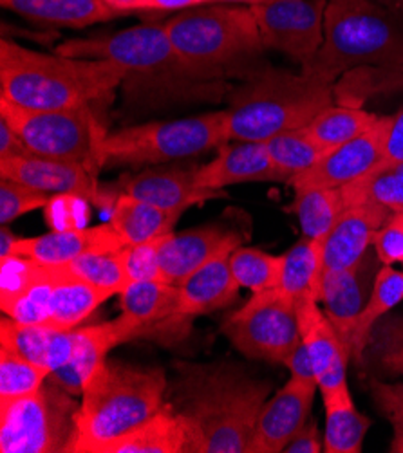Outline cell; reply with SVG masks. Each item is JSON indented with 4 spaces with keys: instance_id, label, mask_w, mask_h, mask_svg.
<instances>
[{
    "instance_id": "30bf717a",
    "label": "cell",
    "mask_w": 403,
    "mask_h": 453,
    "mask_svg": "<svg viewBox=\"0 0 403 453\" xmlns=\"http://www.w3.org/2000/svg\"><path fill=\"white\" fill-rule=\"evenodd\" d=\"M73 397L48 378L33 394L0 401V451H67L80 406Z\"/></svg>"
},
{
    "instance_id": "ab89813d",
    "label": "cell",
    "mask_w": 403,
    "mask_h": 453,
    "mask_svg": "<svg viewBox=\"0 0 403 453\" xmlns=\"http://www.w3.org/2000/svg\"><path fill=\"white\" fill-rule=\"evenodd\" d=\"M43 369L24 356L0 347V401L17 399L38 390L50 378Z\"/></svg>"
},
{
    "instance_id": "f35d334b",
    "label": "cell",
    "mask_w": 403,
    "mask_h": 453,
    "mask_svg": "<svg viewBox=\"0 0 403 453\" xmlns=\"http://www.w3.org/2000/svg\"><path fill=\"white\" fill-rule=\"evenodd\" d=\"M234 277L241 288L252 293L279 288L283 275V255H270L257 248L239 246L230 255Z\"/></svg>"
},
{
    "instance_id": "9c48e42d",
    "label": "cell",
    "mask_w": 403,
    "mask_h": 453,
    "mask_svg": "<svg viewBox=\"0 0 403 453\" xmlns=\"http://www.w3.org/2000/svg\"><path fill=\"white\" fill-rule=\"evenodd\" d=\"M0 116L8 119L35 156L80 163L93 173H100V145L107 130L91 105L31 111L0 98Z\"/></svg>"
},
{
    "instance_id": "ac0fdd59",
    "label": "cell",
    "mask_w": 403,
    "mask_h": 453,
    "mask_svg": "<svg viewBox=\"0 0 403 453\" xmlns=\"http://www.w3.org/2000/svg\"><path fill=\"white\" fill-rule=\"evenodd\" d=\"M298 326L302 342L309 352L313 371L321 392L347 385V365L351 350L337 334L317 298H298Z\"/></svg>"
},
{
    "instance_id": "d4e9b609",
    "label": "cell",
    "mask_w": 403,
    "mask_h": 453,
    "mask_svg": "<svg viewBox=\"0 0 403 453\" xmlns=\"http://www.w3.org/2000/svg\"><path fill=\"white\" fill-rule=\"evenodd\" d=\"M360 265L344 271H326L321 288L322 311L349 350L356 320L368 302Z\"/></svg>"
},
{
    "instance_id": "74e56055",
    "label": "cell",
    "mask_w": 403,
    "mask_h": 453,
    "mask_svg": "<svg viewBox=\"0 0 403 453\" xmlns=\"http://www.w3.org/2000/svg\"><path fill=\"white\" fill-rule=\"evenodd\" d=\"M64 267L73 277L100 289L111 291L112 295H120L130 286L123 262V250L87 253L66 264Z\"/></svg>"
},
{
    "instance_id": "f5cc1de1",
    "label": "cell",
    "mask_w": 403,
    "mask_h": 453,
    "mask_svg": "<svg viewBox=\"0 0 403 453\" xmlns=\"http://www.w3.org/2000/svg\"><path fill=\"white\" fill-rule=\"evenodd\" d=\"M104 3L123 15L136 13V12H149V0H104Z\"/></svg>"
},
{
    "instance_id": "ee69618b",
    "label": "cell",
    "mask_w": 403,
    "mask_h": 453,
    "mask_svg": "<svg viewBox=\"0 0 403 453\" xmlns=\"http://www.w3.org/2000/svg\"><path fill=\"white\" fill-rule=\"evenodd\" d=\"M161 239L123 248V262H125L127 277H128L130 284L152 282V280L165 282L163 273H161V264H159Z\"/></svg>"
},
{
    "instance_id": "5b68a950",
    "label": "cell",
    "mask_w": 403,
    "mask_h": 453,
    "mask_svg": "<svg viewBox=\"0 0 403 453\" xmlns=\"http://www.w3.org/2000/svg\"><path fill=\"white\" fill-rule=\"evenodd\" d=\"M335 102V83L306 73L252 65L230 93V142H266L304 128Z\"/></svg>"
},
{
    "instance_id": "6f0895ef",
    "label": "cell",
    "mask_w": 403,
    "mask_h": 453,
    "mask_svg": "<svg viewBox=\"0 0 403 453\" xmlns=\"http://www.w3.org/2000/svg\"><path fill=\"white\" fill-rule=\"evenodd\" d=\"M394 361H396V364H392V365H396V369L403 372V349H401V352H399V354H396Z\"/></svg>"
},
{
    "instance_id": "9a60e30c",
    "label": "cell",
    "mask_w": 403,
    "mask_h": 453,
    "mask_svg": "<svg viewBox=\"0 0 403 453\" xmlns=\"http://www.w3.org/2000/svg\"><path fill=\"white\" fill-rule=\"evenodd\" d=\"M317 390V381L291 376L260 409L248 453L284 451L286 444L307 423Z\"/></svg>"
},
{
    "instance_id": "44dd1931",
    "label": "cell",
    "mask_w": 403,
    "mask_h": 453,
    "mask_svg": "<svg viewBox=\"0 0 403 453\" xmlns=\"http://www.w3.org/2000/svg\"><path fill=\"white\" fill-rule=\"evenodd\" d=\"M391 215L371 204L347 206L324 241V273L360 265L373 244V235Z\"/></svg>"
},
{
    "instance_id": "680465c9",
    "label": "cell",
    "mask_w": 403,
    "mask_h": 453,
    "mask_svg": "<svg viewBox=\"0 0 403 453\" xmlns=\"http://www.w3.org/2000/svg\"><path fill=\"white\" fill-rule=\"evenodd\" d=\"M262 3H267V0H259V4H262Z\"/></svg>"
},
{
    "instance_id": "f907efd6",
    "label": "cell",
    "mask_w": 403,
    "mask_h": 453,
    "mask_svg": "<svg viewBox=\"0 0 403 453\" xmlns=\"http://www.w3.org/2000/svg\"><path fill=\"white\" fill-rule=\"evenodd\" d=\"M291 376L300 378V380H309V381H317L315 378V371H313V364H311V357L309 352L304 345V342L300 340V343L295 347V350L290 354V357L286 359L284 364Z\"/></svg>"
},
{
    "instance_id": "8d00e7d4",
    "label": "cell",
    "mask_w": 403,
    "mask_h": 453,
    "mask_svg": "<svg viewBox=\"0 0 403 453\" xmlns=\"http://www.w3.org/2000/svg\"><path fill=\"white\" fill-rule=\"evenodd\" d=\"M264 147L275 166L291 180L295 175L317 165L329 150L321 147L304 128L281 132L266 140ZM288 180V183H290Z\"/></svg>"
},
{
    "instance_id": "ffe728a7",
    "label": "cell",
    "mask_w": 403,
    "mask_h": 453,
    "mask_svg": "<svg viewBox=\"0 0 403 453\" xmlns=\"http://www.w3.org/2000/svg\"><path fill=\"white\" fill-rule=\"evenodd\" d=\"M255 180H290L267 156L264 142H229L217 149L213 161L196 172V183L203 190H225Z\"/></svg>"
},
{
    "instance_id": "11a10c76",
    "label": "cell",
    "mask_w": 403,
    "mask_h": 453,
    "mask_svg": "<svg viewBox=\"0 0 403 453\" xmlns=\"http://www.w3.org/2000/svg\"><path fill=\"white\" fill-rule=\"evenodd\" d=\"M375 3H378L380 6H384L387 10L403 13V0H375Z\"/></svg>"
},
{
    "instance_id": "f546056e",
    "label": "cell",
    "mask_w": 403,
    "mask_h": 453,
    "mask_svg": "<svg viewBox=\"0 0 403 453\" xmlns=\"http://www.w3.org/2000/svg\"><path fill=\"white\" fill-rule=\"evenodd\" d=\"M326 409V453H360L373 421L356 411L349 385L322 392Z\"/></svg>"
},
{
    "instance_id": "91938a15",
    "label": "cell",
    "mask_w": 403,
    "mask_h": 453,
    "mask_svg": "<svg viewBox=\"0 0 403 453\" xmlns=\"http://www.w3.org/2000/svg\"><path fill=\"white\" fill-rule=\"evenodd\" d=\"M401 264H403V262H401Z\"/></svg>"
},
{
    "instance_id": "e575fe53",
    "label": "cell",
    "mask_w": 403,
    "mask_h": 453,
    "mask_svg": "<svg viewBox=\"0 0 403 453\" xmlns=\"http://www.w3.org/2000/svg\"><path fill=\"white\" fill-rule=\"evenodd\" d=\"M342 194L345 206L371 204L391 213H403V163L378 165L344 187Z\"/></svg>"
},
{
    "instance_id": "c3c4849f",
    "label": "cell",
    "mask_w": 403,
    "mask_h": 453,
    "mask_svg": "<svg viewBox=\"0 0 403 453\" xmlns=\"http://www.w3.org/2000/svg\"><path fill=\"white\" fill-rule=\"evenodd\" d=\"M324 451V441L317 423L307 419V423L297 432V435L286 444L284 453H321Z\"/></svg>"
},
{
    "instance_id": "3957f363",
    "label": "cell",
    "mask_w": 403,
    "mask_h": 453,
    "mask_svg": "<svg viewBox=\"0 0 403 453\" xmlns=\"http://www.w3.org/2000/svg\"><path fill=\"white\" fill-rule=\"evenodd\" d=\"M167 394L168 378L161 367L107 357L83 385L67 453H104L158 414Z\"/></svg>"
},
{
    "instance_id": "8fae6325",
    "label": "cell",
    "mask_w": 403,
    "mask_h": 453,
    "mask_svg": "<svg viewBox=\"0 0 403 453\" xmlns=\"http://www.w3.org/2000/svg\"><path fill=\"white\" fill-rule=\"evenodd\" d=\"M222 334L248 359L284 365L302 340L297 302L281 288L253 293L222 324Z\"/></svg>"
},
{
    "instance_id": "2e32d148",
    "label": "cell",
    "mask_w": 403,
    "mask_h": 453,
    "mask_svg": "<svg viewBox=\"0 0 403 453\" xmlns=\"http://www.w3.org/2000/svg\"><path fill=\"white\" fill-rule=\"evenodd\" d=\"M142 334V326L123 312L116 320L74 329V354L62 369L50 374V380L71 395H81L87 378L104 364L109 352Z\"/></svg>"
},
{
    "instance_id": "9f6ffc18",
    "label": "cell",
    "mask_w": 403,
    "mask_h": 453,
    "mask_svg": "<svg viewBox=\"0 0 403 453\" xmlns=\"http://www.w3.org/2000/svg\"><path fill=\"white\" fill-rule=\"evenodd\" d=\"M210 3H236V4H246V6H257L259 0H199V6L201 4H210Z\"/></svg>"
},
{
    "instance_id": "7c38bea8",
    "label": "cell",
    "mask_w": 403,
    "mask_h": 453,
    "mask_svg": "<svg viewBox=\"0 0 403 453\" xmlns=\"http://www.w3.org/2000/svg\"><path fill=\"white\" fill-rule=\"evenodd\" d=\"M250 8L266 50L304 65L322 48L328 0H267Z\"/></svg>"
},
{
    "instance_id": "7dc6e473",
    "label": "cell",
    "mask_w": 403,
    "mask_h": 453,
    "mask_svg": "<svg viewBox=\"0 0 403 453\" xmlns=\"http://www.w3.org/2000/svg\"><path fill=\"white\" fill-rule=\"evenodd\" d=\"M403 163V109L389 116V127L385 132L384 145V159L380 165H394Z\"/></svg>"
},
{
    "instance_id": "f1b7e54d",
    "label": "cell",
    "mask_w": 403,
    "mask_h": 453,
    "mask_svg": "<svg viewBox=\"0 0 403 453\" xmlns=\"http://www.w3.org/2000/svg\"><path fill=\"white\" fill-rule=\"evenodd\" d=\"M179 219L156 204L120 194L111 208L109 222L125 246H136L172 234Z\"/></svg>"
},
{
    "instance_id": "816d5d0a",
    "label": "cell",
    "mask_w": 403,
    "mask_h": 453,
    "mask_svg": "<svg viewBox=\"0 0 403 453\" xmlns=\"http://www.w3.org/2000/svg\"><path fill=\"white\" fill-rule=\"evenodd\" d=\"M199 6V0H149V12H175Z\"/></svg>"
},
{
    "instance_id": "bcb514c9",
    "label": "cell",
    "mask_w": 403,
    "mask_h": 453,
    "mask_svg": "<svg viewBox=\"0 0 403 453\" xmlns=\"http://www.w3.org/2000/svg\"><path fill=\"white\" fill-rule=\"evenodd\" d=\"M373 246L384 265L403 262V213H392L382 228L376 230Z\"/></svg>"
},
{
    "instance_id": "484cf974",
    "label": "cell",
    "mask_w": 403,
    "mask_h": 453,
    "mask_svg": "<svg viewBox=\"0 0 403 453\" xmlns=\"http://www.w3.org/2000/svg\"><path fill=\"white\" fill-rule=\"evenodd\" d=\"M0 4L24 19L74 29L125 17L104 0H0Z\"/></svg>"
},
{
    "instance_id": "277c9868",
    "label": "cell",
    "mask_w": 403,
    "mask_h": 453,
    "mask_svg": "<svg viewBox=\"0 0 403 453\" xmlns=\"http://www.w3.org/2000/svg\"><path fill=\"white\" fill-rule=\"evenodd\" d=\"M353 69L403 83V27L375 0H328L324 43L300 71L335 83Z\"/></svg>"
},
{
    "instance_id": "e0dca14e",
    "label": "cell",
    "mask_w": 403,
    "mask_h": 453,
    "mask_svg": "<svg viewBox=\"0 0 403 453\" xmlns=\"http://www.w3.org/2000/svg\"><path fill=\"white\" fill-rule=\"evenodd\" d=\"M246 235L222 224H206L182 234H168L159 242L163 280L182 286L194 271L221 251L239 248Z\"/></svg>"
},
{
    "instance_id": "5bb4252c",
    "label": "cell",
    "mask_w": 403,
    "mask_h": 453,
    "mask_svg": "<svg viewBox=\"0 0 403 453\" xmlns=\"http://www.w3.org/2000/svg\"><path fill=\"white\" fill-rule=\"evenodd\" d=\"M389 116L380 119L358 138L329 150L317 165L295 175L290 185L298 188H344L376 168L384 159Z\"/></svg>"
},
{
    "instance_id": "b9f144b4",
    "label": "cell",
    "mask_w": 403,
    "mask_h": 453,
    "mask_svg": "<svg viewBox=\"0 0 403 453\" xmlns=\"http://www.w3.org/2000/svg\"><path fill=\"white\" fill-rule=\"evenodd\" d=\"M50 199V194L38 192L15 180L0 179V226H8L29 211L46 208Z\"/></svg>"
},
{
    "instance_id": "4dcf8cb0",
    "label": "cell",
    "mask_w": 403,
    "mask_h": 453,
    "mask_svg": "<svg viewBox=\"0 0 403 453\" xmlns=\"http://www.w3.org/2000/svg\"><path fill=\"white\" fill-rule=\"evenodd\" d=\"M114 296L111 291L87 284L60 265V275L53 284L50 300V320L46 327L58 331L76 329L89 314H93L104 302Z\"/></svg>"
},
{
    "instance_id": "d6a6232c",
    "label": "cell",
    "mask_w": 403,
    "mask_h": 453,
    "mask_svg": "<svg viewBox=\"0 0 403 453\" xmlns=\"http://www.w3.org/2000/svg\"><path fill=\"white\" fill-rule=\"evenodd\" d=\"M403 300V271H396L391 265H384L371 288L369 298L356 320L353 340H351V357L362 364L364 352L369 345L375 324L384 314L392 311Z\"/></svg>"
},
{
    "instance_id": "60d3db41",
    "label": "cell",
    "mask_w": 403,
    "mask_h": 453,
    "mask_svg": "<svg viewBox=\"0 0 403 453\" xmlns=\"http://www.w3.org/2000/svg\"><path fill=\"white\" fill-rule=\"evenodd\" d=\"M60 275V265H48L43 273L24 295L3 305V312L20 324L46 326L50 320V300L53 284Z\"/></svg>"
},
{
    "instance_id": "681fc988",
    "label": "cell",
    "mask_w": 403,
    "mask_h": 453,
    "mask_svg": "<svg viewBox=\"0 0 403 453\" xmlns=\"http://www.w3.org/2000/svg\"><path fill=\"white\" fill-rule=\"evenodd\" d=\"M33 152L26 147L17 130L8 123L6 118L0 116V163L31 156Z\"/></svg>"
},
{
    "instance_id": "f6af8a7d",
    "label": "cell",
    "mask_w": 403,
    "mask_h": 453,
    "mask_svg": "<svg viewBox=\"0 0 403 453\" xmlns=\"http://www.w3.org/2000/svg\"><path fill=\"white\" fill-rule=\"evenodd\" d=\"M87 204L91 203L78 196H69V194L53 196L46 206V219H48V224L51 226V230L64 232V230L85 228L81 219L85 220L87 217Z\"/></svg>"
},
{
    "instance_id": "7a4b0ae2",
    "label": "cell",
    "mask_w": 403,
    "mask_h": 453,
    "mask_svg": "<svg viewBox=\"0 0 403 453\" xmlns=\"http://www.w3.org/2000/svg\"><path fill=\"white\" fill-rule=\"evenodd\" d=\"M127 71L109 60L46 55L0 42V98L31 111L95 105L112 96Z\"/></svg>"
},
{
    "instance_id": "52a82bcc",
    "label": "cell",
    "mask_w": 403,
    "mask_h": 453,
    "mask_svg": "<svg viewBox=\"0 0 403 453\" xmlns=\"http://www.w3.org/2000/svg\"><path fill=\"white\" fill-rule=\"evenodd\" d=\"M55 53L69 58L114 62L127 71L125 81L152 88L215 93L221 85L179 58L163 24H142L112 35L73 38L58 45Z\"/></svg>"
},
{
    "instance_id": "83f0119b",
    "label": "cell",
    "mask_w": 403,
    "mask_h": 453,
    "mask_svg": "<svg viewBox=\"0 0 403 453\" xmlns=\"http://www.w3.org/2000/svg\"><path fill=\"white\" fill-rule=\"evenodd\" d=\"M179 303H182L179 286L159 280L134 282L120 293L121 312L136 320L143 334L159 324L189 322L190 319H185L179 311Z\"/></svg>"
},
{
    "instance_id": "cb8c5ba5",
    "label": "cell",
    "mask_w": 403,
    "mask_h": 453,
    "mask_svg": "<svg viewBox=\"0 0 403 453\" xmlns=\"http://www.w3.org/2000/svg\"><path fill=\"white\" fill-rule=\"evenodd\" d=\"M0 347L10 349L33 364L55 372L73 357L74 331L20 324L4 314V319L0 320Z\"/></svg>"
},
{
    "instance_id": "d6986e66",
    "label": "cell",
    "mask_w": 403,
    "mask_h": 453,
    "mask_svg": "<svg viewBox=\"0 0 403 453\" xmlns=\"http://www.w3.org/2000/svg\"><path fill=\"white\" fill-rule=\"evenodd\" d=\"M198 166L151 168L120 180L116 196L127 194L182 217L189 208L227 197L225 190H203L196 183Z\"/></svg>"
},
{
    "instance_id": "1f68e13d",
    "label": "cell",
    "mask_w": 403,
    "mask_h": 453,
    "mask_svg": "<svg viewBox=\"0 0 403 453\" xmlns=\"http://www.w3.org/2000/svg\"><path fill=\"white\" fill-rule=\"evenodd\" d=\"M324 277V241L300 237L283 255V275L279 288L298 298H317L321 302V288Z\"/></svg>"
},
{
    "instance_id": "836d02e7",
    "label": "cell",
    "mask_w": 403,
    "mask_h": 453,
    "mask_svg": "<svg viewBox=\"0 0 403 453\" xmlns=\"http://www.w3.org/2000/svg\"><path fill=\"white\" fill-rule=\"evenodd\" d=\"M345 208L342 188H298L288 211L297 217L302 237L326 241Z\"/></svg>"
},
{
    "instance_id": "4316f807",
    "label": "cell",
    "mask_w": 403,
    "mask_h": 453,
    "mask_svg": "<svg viewBox=\"0 0 403 453\" xmlns=\"http://www.w3.org/2000/svg\"><path fill=\"white\" fill-rule=\"evenodd\" d=\"M190 434L168 401L151 419L109 444L104 453H189Z\"/></svg>"
},
{
    "instance_id": "7bdbcfd3",
    "label": "cell",
    "mask_w": 403,
    "mask_h": 453,
    "mask_svg": "<svg viewBox=\"0 0 403 453\" xmlns=\"http://www.w3.org/2000/svg\"><path fill=\"white\" fill-rule=\"evenodd\" d=\"M369 387L376 409L392 426V441L389 451L403 453V385L371 380Z\"/></svg>"
},
{
    "instance_id": "603a6c76",
    "label": "cell",
    "mask_w": 403,
    "mask_h": 453,
    "mask_svg": "<svg viewBox=\"0 0 403 453\" xmlns=\"http://www.w3.org/2000/svg\"><path fill=\"white\" fill-rule=\"evenodd\" d=\"M234 250L237 248L221 251L179 286V295H182L179 311L185 319L192 320L194 316L219 311L237 298L241 286L230 265Z\"/></svg>"
},
{
    "instance_id": "d590c367",
    "label": "cell",
    "mask_w": 403,
    "mask_h": 453,
    "mask_svg": "<svg viewBox=\"0 0 403 453\" xmlns=\"http://www.w3.org/2000/svg\"><path fill=\"white\" fill-rule=\"evenodd\" d=\"M380 116L356 105H331L306 125V132L326 150H333L369 130Z\"/></svg>"
},
{
    "instance_id": "4fadbf2b",
    "label": "cell",
    "mask_w": 403,
    "mask_h": 453,
    "mask_svg": "<svg viewBox=\"0 0 403 453\" xmlns=\"http://www.w3.org/2000/svg\"><path fill=\"white\" fill-rule=\"evenodd\" d=\"M0 179L15 180L50 196H78L95 206H107V203L114 204L116 201V194L104 190L97 173L87 166L35 154L0 163Z\"/></svg>"
},
{
    "instance_id": "ba28073f",
    "label": "cell",
    "mask_w": 403,
    "mask_h": 453,
    "mask_svg": "<svg viewBox=\"0 0 403 453\" xmlns=\"http://www.w3.org/2000/svg\"><path fill=\"white\" fill-rule=\"evenodd\" d=\"M230 142L229 112L151 121L107 132L100 145V166H143L190 159Z\"/></svg>"
},
{
    "instance_id": "db71d44e",
    "label": "cell",
    "mask_w": 403,
    "mask_h": 453,
    "mask_svg": "<svg viewBox=\"0 0 403 453\" xmlns=\"http://www.w3.org/2000/svg\"><path fill=\"white\" fill-rule=\"evenodd\" d=\"M20 237L19 235H15L8 226H3V228H0V258L3 257H10L12 253H13V248H15V244H17V241H19Z\"/></svg>"
},
{
    "instance_id": "7402d4cb",
    "label": "cell",
    "mask_w": 403,
    "mask_h": 453,
    "mask_svg": "<svg viewBox=\"0 0 403 453\" xmlns=\"http://www.w3.org/2000/svg\"><path fill=\"white\" fill-rule=\"evenodd\" d=\"M125 244L114 232L111 222L95 226V228H76L40 235L20 237L12 255L29 257L43 265H66L81 255L98 251H118Z\"/></svg>"
},
{
    "instance_id": "8992f818",
    "label": "cell",
    "mask_w": 403,
    "mask_h": 453,
    "mask_svg": "<svg viewBox=\"0 0 403 453\" xmlns=\"http://www.w3.org/2000/svg\"><path fill=\"white\" fill-rule=\"evenodd\" d=\"M163 27L179 58L215 81L236 71L246 73L266 50L250 6L198 8L179 13Z\"/></svg>"
},
{
    "instance_id": "6da1fadb",
    "label": "cell",
    "mask_w": 403,
    "mask_h": 453,
    "mask_svg": "<svg viewBox=\"0 0 403 453\" xmlns=\"http://www.w3.org/2000/svg\"><path fill=\"white\" fill-rule=\"evenodd\" d=\"M167 401L190 434L189 453H248L272 383L234 361H175Z\"/></svg>"
}]
</instances>
